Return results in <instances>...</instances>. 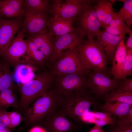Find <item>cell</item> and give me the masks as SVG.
I'll return each instance as SVG.
<instances>
[{"instance_id":"6da1fadb","label":"cell","mask_w":132,"mask_h":132,"mask_svg":"<svg viewBox=\"0 0 132 132\" xmlns=\"http://www.w3.org/2000/svg\"><path fill=\"white\" fill-rule=\"evenodd\" d=\"M62 96L54 86L34 101L21 113L24 130L40 126L50 112L56 108Z\"/></svg>"},{"instance_id":"7a4b0ae2","label":"cell","mask_w":132,"mask_h":132,"mask_svg":"<svg viewBox=\"0 0 132 132\" xmlns=\"http://www.w3.org/2000/svg\"><path fill=\"white\" fill-rule=\"evenodd\" d=\"M54 77L49 72L44 71L37 74L32 80L18 84L17 87L20 98L16 111L21 113L45 93L51 87Z\"/></svg>"},{"instance_id":"3957f363","label":"cell","mask_w":132,"mask_h":132,"mask_svg":"<svg viewBox=\"0 0 132 132\" xmlns=\"http://www.w3.org/2000/svg\"><path fill=\"white\" fill-rule=\"evenodd\" d=\"M98 100L88 91L75 93L63 97L58 108L75 123L81 125L82 118L92 106L100 107Z\"/></svg>"},{"instance_id":"277c9868","label":"cell","mask_w":132,"mask_h":132,"mask_svg":"<svg viewBox=\"0 0 132 132\" xmlns=\"http://www.w3.org/2000/svg\"><path fill=\"white\" fill-rule=\"evenodd\" d=\"M77 48L80 57L88 69L106 73L108 58L98 42L88 37L87 40L80 44Z\"/></svg>"},{"instance_id":"5b68a950","label":"cell","mask_w":132,"mask_h":132,"mask_svg":"<svg viewBox=\"0 0 132 132\" xmlns=\"http://www.w3.org/2000/svg\"><path fill=\"white\" fill-rule=\"evenodd\" d=\"M77 46L51 64L49 72L54 77L73 73L86 75L88 73L89 70L80 57Z\"/></svg>"},{"instance_id":"8992f818","label":"cell","mask_w":132,"mask_h":132,"mask_svg":"<svg viewBox=\"0 0 132 132\" xmlns=\"http://www.w3.org/2000/svg\"><path fill=\"white\" fill-rule=\"evenodd\" d=\"M106 74L93 70L87 79L88 91L97 100H103L118 85L119 80L110 78Z\"/></svg>"},{"instance_id":"52a82bcc","label":"cell","mask_w":132,"mask_h":132,"mask_svg":"<svg viewBox=\"0 0 132 132\" xmlns=\"http://www.w3.org/2000/svg\"><path fill=\"white\" fill-rule=\"evenodd\" d=\"M85 75L73 73L55 76L54 86L63 97L88 91Z\"/></svg>"},{"instance_id":"ba28073f","label":"cell","mask_w":132,"mask_h":132,"mask_svg":"<svg viewBox=\"0 0 132 132\" xmlns=\"http://www.w3.org/2000/svg\"><path fill=\"white\" fill-rule=\"evenodd\" d=\"M91 3L86 6L76 18L77 23L76 31L83 37L87 35L93 38L101 31L100 22Z\"/></svg>"},{"instance_id":"9c48e42d","label":"cell","mask_w":132,"mask_h":132,"mask_svg":"<svg viewBox=\"0 0 132 132\" xmlns=\"http://www.w3.org/2000/svg\"><path fill=\"white\" fill-rule=\"evenodd\" d=\"M57 107L50 112L40 126L45 129L47 132L80 131L82 126L75 123L60 111Z\"/></svg>"},{"instance_id":"30bf717a","label":"cell","mask_w":132,"mask_h":132,"mask_svg":"<svg viewBox=\"0 0 132 132\" xmlns=\"http://www.w3.org/2000/svg\"><path fill=\"white\" fill-rule=\"evenodd\" d=\"M95 0H55L53 1L52 11L54 16L62 19H76L88 4Z\"/></svg>"},{"instance_id":"8fae6325","label":"cell","mask_w":132,"mask_h":132,"mask_svg":"<svg viewBox=\"0 0 132 132\" xmlns=\"http://www.w3.org/2000/svg\"><path fill=\"white\" fill-rule=\"evenodd\" d=\"M24 37L21 31H18L10 45L0 55L11 65L26 63L31 59L27 52Z\"/></svg>"},{"instance_id":"7c38bea8","label":"cell","mask_w":132,"mask_h":132,"mask_svg":"<svg viewBox=\"0 0 132 132\" xmlns=\"http://www.w3.org/2000/svg\"><path fill=\"white\" fill-rule=\"evenodd\" d=\"M83 37L75 31L53 37V53L50 61L51 64L60 57L71 51L83 41Z\"/></svg>"},{"instance_id":"4fadbf2b","label":"cell","mask_w":132,"mask_h":132,"mask_svg":"<svg viewBox=\"0 0 132 132\" xmlns=\"http://www.w3.org/2000/svg\"><path fill=\"white\" fill-rule=\"evenodd\" d=\"M24 17L21 31L24 36L28 37L47 30L49 19L45 13L26 9Z\"/></svg>"},{"instance_id":"5bb4252c","label":"cell","mask_w":132,"mask_h":132,"mask_svg":"<svg viewBox=\"0 0 132 132\" xmlns=\"http://www.w3.org/2000/svg\"><path fill=\"white\" fill-rule=\"evenodd\" d=\"M22 18L0 17V55L10 45L22 27Z\"/></svg>"},{"instance_id":"9a60e30c","label":"cell","mask_w":132,"mask_h":132,"mask_svg":"<svg viewBox=\"0 0 132 132\" xmlns=\"http://www.w3.org/2000/svg\"><path fill=\"white\" fill-rule=\"evenodd\" d=\"M25 10L23 0H0V17L22 18Z\"/></svg>"},{"instance_id":"2e32d148","label":"cell","mask_w":132,"mask_h":132,"mask_svg":"<svg viewBox=\"0 0 132 132\" xmlns=\"http://www.w3.org/2000/svg\"><path fill=\"white\" fill-rule=\"evenodd\" d=\"M73 19H62L54 16L48 19L47 25L49 35L52 36H61L76 31L73 26Z\"/></svg>"},{"instance_id":"e0dca14e","label":"cell","mask_w":132,"mask_h":132,"mask_svg":"<svg viewBox=\"0 0 132 132\" xmlns=\"http://www.w3.org/2000/svg\"><path fill=\"white\" fill-rule=\"evenodd\" d=\"M31 40L44 55L46 61H50L53 55V36L50 35L47 30L27 37Z\"/></svg>"},{"instance_id":"ac0fdd59","label":"cell","mask_w":132,"mask_h":132,"mask_svg":"<svg viewBox=\"0 0 132 132\" xmlns=\"http://www.w3.org/2000/svg\"><path fill=\"white\" fill-rule=\"evenodd\" d=\"M96 37V41L102 46L108 59L112 61L121 39L119 37L110 34L104 30H101Z\"/></svg>"},{"instance_id":"d6986e66","label":"cell","mask_w":132,"mask_h":132,"mask_svg":"<svg viewBox=\"0 0 132 132\" xmlns=\"http://www.w3.org/2000/svg\"><path fill=\"white\" fill-rule=\"evenodd\" d=\"M94 6L101 27L105 28L112 20L115 13L110 0H95Z\"/></svg>"},{"instance_id":"ffe728a7","label":"cell","mask_w":132,"mask_h":132,"mask_svg":"<svg viewBox=\"0 0 132 132\" xmlns=\"http://www.w3.org/2000/svg\"><path fill=\"white\" fill-rule=\"evenodd\" d=\"M11 65L4 57L0 55V92L9 88L15 89Z\"/></svg>"},{"instance_id":"44dd1931","label":"cell","mask_w":132,"mask_h":132,"mask_svg":"<svg viewBox=\"0 0 132 132\" xmlns=\"http://www.w3.org/2000/svg\"><path fill=\"white\" fill-rule=\"evenodd\" d=\"M124 22L120 12H115L111 21L105 28L104 31L119 37L121 40H124L127 27Z\"/></svg>"},{"instance_id":"7402d4cb","label":"cell","mask_w":132,"mask_h":132,"mask_svg":"<svg viewBox=\"0 0 132 132\" xmlns=\"http://www.w3.org/2000/svg\"><path fill=\"white\" fill-rule=\"evenodd\" d=\"M124 41V40H121L117 48L112 61V67L110 71V74L117 80H118L121 68L126 54Z\"/></svg>"},{"instance_id":"603a6c76","label":"cell","mask_w":132,"mask_h":132,"mask_svg":"<svg viewBox=\"0 0 132 132\" xmlns=\"http://www.w3.org/2000/svg\"><path fill=\"white\" fill-rule=\"evenodd\" d=\"M132 108V105L118 102L104 104L100 107L101 111L120 117L127 113Z\"/></svg>"},{"instance_id":"cb8c5ba5","label":"cell","mask_w":132,"mask_h":132,"mask_svg":"<svg viewBox=\"0 0 132 132\" xmlns=\"http://www.w3.org/2000/svg\"><path fill=\"white\" fill-rule=\"evenodd\" d=\"M103 100L104 104L118 102L132 105V92L125 91L116 88L110 92Z\"/></svg>"},{"instance_id":"d4e9b609","label":"cell","mask_w":132,"mask_h":132,"mask_svg":"<svg viewBox=\"0 0 132 132\" xmlns=\"http://www.w3.org/2000/svg\"><path fill=\"white\" fill-rule=\"evenodd\" d=\"M15 89L9 88L0 92V108L6 109L12 107L16 110L18 106L19 100L15 93Z\"/></svg>"},{"instance_id":"484cf974","label":"cell","mask_w":132,"mask_h":132,"mask_svg":"<svg viewBox=\"0 0 132 132\" xmlns=\"http://www.w3.org/2000/svg\"><path fill=\"white\" fill-rule=\"evenodd\" d=\"M27 52L31 59L38 66H42L45 61L44 56L34 43L29 38L25 40Z\"/></svg>"},{"instance_id":"4316f807","label":"cell","mask_w":132,"mask_h":132,"mask_svg":"<svg viewBox=\"0 0 132 132\" xmlns=\"http://www.w3.org/2000/svg\"><path fill=\"white\" fill-rule=\"evenodd\" d=\"M132 74V49H130L126 50V56L121 66L118 80L124 79Z\"/></svg>"},{"instance_id":"83f0119b","label":"cell","mask_w":132,"mask_h":132,"mask_svg":"<svg viewBox=\"0 0 132 132\" xmlns=\"http://www.w3.org/2000/svg\"><path fill=\"white\" fill-rule=\"evenodd\" d=\"M24 4L27 10L45 13L48 8L49 1L46 0H24Z\"/></svg>"},{"instance_id":"f1b7e54d","label":"cell","mask_w":132,"mask_h":132,"mask_svg":"<svg viewBox=\"0 0 132 132\" xmlns=\"http://www.w3.org/2000/svg\"><path fill=\"white\" fill-rule=\"evenodd\" d=\"M91 112L94 117L92 123L95 125L102 127L106 125L112 124L115 121L114 119L106 112L102 111Z\"/></svg>"},{"instance_id":"f546056e","label":"cell","mask_w":132,"mask_h":132,"mask_svg":"<svg viewBox=\"0 0 132 132\" xmlns=\"http://www.w3.org/2000/svg\"><path fill=\"white\" fill-rule=\"evenodd\" d=\"M119 11L127 26L130 28L132 25V0H125Z\"/></svg>"},{"instance_id":"4dcf8cb0","label":"cell","mask_w":132,"mask_h":132,"mask_svg":"<svg viewBox=\"0 0 132 132\" xmlns=\"http://www.w3.org/2000/svg\"><path fill=\"white\" fill-rule=\"evenodd\" d=\"M108 125L107 132H132V123H121L115 120L114 123Z\"/></svg>"},{"instance_id":"1f68e13d","label":"cell","mask_w":132,"mask_h":132,"mask_svg":"<svg viewBox=\"0 0 132 132\" xmlns=\"http://www.w3.org/2000/svg\"><path fill=\"white\" fill-rule=\"evenodd\" d=\"M10 123L8 128H11L19 125L22 121V118L21 113L16 111H8Z\"/></svg>"},{"instance_id":"d6a6232c","label":"cell","mask_w":132,"mask_h":132,"mask_svg":"<svg viewBox=\"0 0 132 132\" xmlns=\"http://www.w3.org/2000/svg\"><path fill=\"white\" fill-rule=\"evenodd\" d=\"M117 88L123 91L132 92V79L127 78L119 80Z\"/></svg>"},{"instance_id":"836d02e7","label":"cell","mask_w":132,"mask_h":132,"mask_svg":"<svg viewBox=\"0 0 132 132\" xmlns=\"http://www.w3.org/2000/svg\"><path fill=\"white\" fill-rule=\"evenodd\" d=\"M10 121L7 109L0 108V129L8 128Z\"/></svg>"},{"instance_id":"e575fe53","label":"cell","mask_w":132,"mask_h":132,"mask_svg":"<svg viewBox=\"0 0 132 132\" xmlns=\"http://www.w3.org/2000/svg\"><path fill=\"white\" fill-rule=\"evenodd\" d=\"M118 122L121 123L128 124L132 123V108L129 111L124 115L118 118Z\"/></svg>"},{"instance_id":"d590c367","label":"cell","mask_w":132,"mask_h":132,"mask_svg":"<svg viewBox=\"0 0 132 132\" xmlns=\"http://www.w3.org/2000/svg\"><path fill=\"white\" fill-rule=\"evenodd\" d=\"M126 33L129 35L128 38L125 44L126 50L132 49V30L128 26L127 28Z\"/></svg>"},{"instance_id":"8d00e7d4","label":"cell","mask_w":132,"mask_h":132,"mask_svg":"<svg viewBox=\"0 0 132 132\" xmlns=\"http://www.w3.org/2000/svg\"><path fill=\"white\" fill-rule=\"evenodd\" d=\"M29 132H47L44 128L40 126H36L31 128Z\"/></svg>"},{"instance_id":"74e56055","label":"cell","mask_w":132,"mask_h":132,"mask_svg":"<svg viewBox=\"0 0 132 132\" xmlns=\"http://www.w3.org/2000/svg\"><path fill=\"white\" fill-rule=\"evenodd\" d=\"M89 132H106L102 129V127L96 125L90 130Z\"/></svg>"},{"instance_id":"f35d334b","label":"cell","mask_w":132,"mask_h":132,"mask_svg":"<svg viewBox=\"0 0 132 132\" xmlns=\"http://www.w3.org/2000/svg\"><path fill=\"white\" fill-rule=\"evenodd\" d=\"M0 132H12L8 128H6L4 129H0Z\"/></svg>"}]
</instances>
